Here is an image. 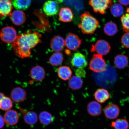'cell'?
Returning <instances> with one entry per match:
<instances>
[{
    "mask_svg": "<svg viewBox=\"0 0 129 129\" xmlns=\"http://www.w3.org/2000/svg\"><path fill=\"white\" fill-rule=\"evenodd\" d=\"M117 30L116 24L112 22H107L104 27L105 33L109 36H114L117 33Z\"/></svg>",
    "mask_w": 129,
    "mask_h": 129,
    "instance_id": "obj_28",
    "label": "cell"
},
{
    "mask_svg": "<svg viewBox=\"0 0 129 129\" xmlns=\"http://www.w3.org/2000/svg\"><path fill=\"white\" fill-rule=\"evenodd\" d=\"M110 49L111 46L109 43L105 40H98L92 45L91 51L96 52L97 54L103 56L108 54Z\"/></svg>",
    "mask_w": 129,
    "mask_h": 129,
    "instance_id": "obj_6",
    "label": "cell"
},
{
    "mask_svg": "<svg viewBox=\"0 0 129 129\" xmlns=\"http://www.w3.org/2000/svg\"><path fill=\"white\" fill-rule=\"evenodd\" d=\"M110 8L111 13L114 17H120L123 13L124 8L120 4H112Z\"/></svg>",
    "mask_w": 129,
    "mask_h": 129,
    "instance_id": "obj_30",
    "label": "cell"
},
{
    "mask_svg": "<svg viewBox=\"0 0 129 129\" xmlns=\"http://www.w3.org/2000/svg\"><path fill=\"white\" fill-rule=\"evenodd\" d=\"M106 67V61L102 56L97 54H93L89 63L90 68L92 71L96 73L104 72Z\"/></svg>",
    "mask_w": 129,
    "mask_h": 129,
    "instance_id": "obj_3",
    "label": "cell"
},
{
    "mask_svg": "<svg viewBox=\"0 0 129 129\" xmlns=\"http://www.w3.org/2000/svg\"><path fill=\"white\" fill-rule=\"evenodd\" d=\"M5 96V95L4 93H3L0 92V102L1 100L2 99V98Z\"/></svg>",
    "mask_w": 129,
    "mask_h": 129,
    "instance_id": "obj_36",
    "label": "cell"
},
{
    "mask_svg": "<svg viewBox=\"0 0 129 129\" xmlns=\"http://www.w3.org/2000/svg\"><path fill=\"white\" fill-rule=\"evenodd\" d=\"M13 6L17 10H25L31 4V0H12Z\"/></svg>",
    "mask_w": 129,
    "mask_h": 129,
    "instance_id": "obj_25",
    "label": "cell"
},
{
    "mask_svg": "<svg viewBox=\"0 0 129 129\" xmlns=\"http://www.w3.org/2000/svg\"><path fill=\"white\" fill-rule=\"evenodd\" d=\"M17 36L15 29L12 27L6 26L3 28L0 32V38L3 42L12 43L15 41Z\"/></svg>",
    "mask_w": 129,
    "mask_h": 129,
    "instance_id": "obj_5",
    "label": "cell"
},
{
    "mask_svg": "<svg viewBox=\"0 0 129 129\" xmlns=\"http://www.w3.org/2000/svg\"><path fill=\"white\" fill-rule=\"evenodd\" d=\"M76 76L82 78L85 77L86 75V72L83 69L78 68L77 69L75 72Z\"/></svg>",
    "mask_w": 129,
    "mask_h": 129,
    "instance_id": "obj_33",
    "label": "cell"
},
{
    "mask_svg": "<svg viewBox=\"0 0 129 129\" xmlns=\"http://www.w3.org/2000/svg\"><path fill=\"white\" fill-rule=\"evenodd\" d=\"M82 41L77 35L72 33L69 34L64 40L66 46L72 51L76 50L80 47Z\"/></svg>",
    "mask_w": 129,
    "mask_h": 129,
    "instance_id": "obj_7",
    "label": "cell"
},
{
    "mask_svg": "<svg viewBox=\"0 0 129 129\" xmlns=\"http://www.w3.org/2000/svg\"><path fill=\"white\" fill-rule=\"evenodd\" d=\"M87 111L88 114L92 116H98L102 113V106L98 102H90L87 106Z\"/></svg>",
    "mask_w": 129,
    "mask_h": 129,
    "instance_id": "obj_15",
    "label": "cell"
},
{
    "mask_svg": "<svg viewBox=\"0 0 129 129\" xmlns=\"http://www.w3.org/2000/svg\"><path fill=\"white\" fill-rule=\"evenodd\" d=\"M27 93L25 89L20 87H16L11 93V99L15 103L23 102L26 98Z\"/></svg>",
    "mask_w": 129,
    "mask_h": 129,
    "instance_id": "obj_10",
    "label": "cell"
},
{
    "mask_svg": "<svg viewBox=\"0 0 129 129\" xmlns=\"http://www.w3.org/2000/svg\"><path fill=\"white\" fill-rule=\"evenodd\" d=\"M73 14L72 10L68 7H63L60 9L59 13V20L64 22L71 21L73 18Z\"/></svg>",
    "mask_w": 129,
    "mask_h": 129,
    "instance_id": "obj_18",
    "label": "cell"
},
{
    "mask_svg": "<svg viewBox=\"0 0 129 129\" xmlns=\"http://www.w3.org/2000/svg\"><path fill=\"white\" fill-rule=\"evenodd\" d=\"M57 74L59 78L63 80H67L70 79L72 76V72L68 67L62 66L58 69Z\"/></svg>",
    "mask_w": 129,
    "mask_h": 129,
    "instance_id": "obj_21",
    "label": "cell"
},
{
    "mask_svg": "<svg viewBox=\"0 0 129 129\" xmlns=\"http://www.w3.org/2000/svg\"><path fill=\"white\" fill-rule=\"evenodd\" d=\"M5 122L4 117L0 115V129L4 127Z\"/></svg>",
    "mask_w": 129,
    "mask_h": 129,
    "instance_id": "obj_35",
    "label": "cell"
},
{
    "mask_svg": "<svg viewBox=\"0 0 129 129\" xmlns=\"http://www.w3.org/2000/svg\"><path fill=\"white\" fill-rule=\"evenodd\" d=\"M56 1L57 3H61L63 2V0H56Z\"/></svg>",
    "mask_w": 129,
    "mask_h": 129,
    "instance_id": "obj_37",
    "label": "cell"
},
{
    "mask_svg": "<svg viewBox=\"0 0 129 129\" xmlns=\"http://www.w3.org/2000/svg\"><path fill=\"white\" fill-rule=\"evenodd\" d=\"M105 116L109 120H114L119 116L120 109L119 106L115 104H111L106 106L104 110Z\"/></svg>",
    "mask_w": 129,
    "mask_h": 129,
    "instance_id": "obj_8",
    "label": "cell"
},
{
    "mask_svg": "<svg viewBox=\"0 0 129 129\" xmlns=\"http://www.w3.org/2000/svg\"><path fill=\"white\" fill-rule=\"evenodd\" d=\"M114 64L118 68L122 69L125 68L128 64V60L126 56L122 54L117 55L115 58Z\"/></svg>",
    "mask_w": 129,
    "mask_h": 129,
    "instance_id": "obj_23",
    "label": "cell"
},
{
    "mask_svg": "<svg viewBox=\"0 0 129 129\" xmlns=\"http://www.w3.org/2000/svg\"><path fill=\"white\" fill-rule=\"evenodd\" d=\"M117 1L122 5L127 6L129 5V0H117Z\"/></svg>",
    "mask_w": 129,
    "mask_h": 129,
    "instance_id": "obj_34",
    "label": "cell"
},
{
    "mask_svg": "<svg viewBox=\"0 0 129 129\" xmlns=\"http://www.w3.org/2000/svg\"><path fill=\"white\" fill-rule=\"evenodd\" d=\"M63 56L62 53L56 52L52 55L49 59V62L53 66H58L62 63Z\"/></svg>",
    "mask_w": 129,
    "mask_h": 129,
    "instance_id": "obj_27",
    "label": "cell"
},
{
    "mask_svg": "<svg viewBox=\"0 0 129 129\" xmlns=\"http://www.w3.org/2000/svg\"><path fill=\"white\" fill-rule=\"evenodd\" d=\"M65 46L64 40L60 36H55L51 40L50 44V48L56 52H59L62 51Z\"/></svg>",
    "mask_w": 129,
    "mask_h": 129,
    "instance_id": "obj_16",
    "label": "cell"
},
{
    "mask_svg": "<svg viewBox=\"0 0 129 129\" xmlns=\"http://www.w3.org/2000/svg\"><path fill=\"white\" fill-rule=\"evenodd\" d=\"M110 96L109 92L104 88H100L98 89L94 94L95 99L100 104L105 102L109 100Z\"/></svg>",
    "mask_w": 129,
    "mask_h": 129,
    "instance_id": "obj_19",
    "label": "cell"
},
{
    "mask_svg": "<svg viewBox=\"0 0 129 129\" xmlns=\"http://www.w3.org/2000/svg\"><path fill=\"white\" fill-rule=\"evenodd\" d=\"M41 35L31 30L17 35L12 47L15 54L21 58H28L31 55V50L41 43Z\"/></svg>",
    "mask_w": 129,
    "mask_h": 129,
    "instance_id": "obj_1",
    "label": "cell"
},
{
    "mask_svg": "<svg viewBox=\"0 0 129 129\" xmlns=\"http://www.w3.org/2000/svg\"><path fill=\"white\" fill-rule=\"evenodd\" d=\"M10 19L13 23L17 25H20L25 22L26 17L25 13L21 10H15L11 14Z\"/></svg>",
    "mask_w": 129,
    "mask_h": 129,
    "instance_id": "obj_17",
    "label": "cell"
},
{
    "mask_svg": "<svg viewBox=\"0 0 129 129\" xmlns=\"http://www.w3.org/2000/svg\"><path fill=\"white\" fill-rule=\"evenodd\" d=\"M83 82L81 79L77 76L71 77L69 79V87L74 90H77L81 88L83 86Z\"/></svg>",
    "mask_w": 129,
    "mask_h": 129,
    "instance_id": "obj_24",
    "label": "cell"
},
{
    "mask_svg": "<svg viewBox=\"0 0 129 129\" xmlns=\"http://www.w3.org/2000/svg\"><path fill=\"white\" fill-rule=\"evenodd\" d=\"M110 126L114 129H128L129 123L126 119L120 118L112 121Z\"/></svg>",
    "mask_w": 129,
    "mask_h": 129,
    "instance_id": "obj_22",
    "label": "cell"
},
{
    "mask_svg": "<svg viewBox=\"0 0 129 129\" xmlns=\"http://www.w3.org/2000/svg\"><path fill=\"white\" fill-rule=\"evenodd\" d=\"M24 121L27 124L32 125L35 124L38 122V117L37 114L32 111H27L24 113Z\"/></svg>",
    "mask_w": 129,
    "mask_h": 129,
    "instance_id": "obj_20",
    "label": "cell"
},
{
    "mask_svg": "<svg viewBox=\"0 0 129 129\" xmlns=\"http://www.w3.org/2000/svg\"><path fill=\"white\" fill-rule=\"evenodd\" d=\"M43 10L47 16L51 17L57 14L59 6L56 2L49 0L46 1L43 4Z\"/></svg>",
    "mask_w": 129,
    "mask_h": 129,
    "instance_id": "obj_9",
    "label": "cell"
},
{
    "mask_svg": "<svg viewBox=\"0 0 129 129\" xmlns=\"http://www.w3.org/2000/svg\"><path fill=\"white\" fill-rule=\"evenodd\" d=\"M12 99L8 97L5 96L0 102V109L5 111L10 110L12 107Z\"/></svg>",
    "mask_w": 129,
    "mask_h": 129,
    "instance_id": "obj_29",
    "label": "cell"
},
{
    "mask_svg": "<svg viewBox=\"0 0 129 129\" xmlns=\"http://www.w3.org/2000/svg\"><path fill=\"white\" fill-rule=\"evenodd\" d=\"M80 18L81 22L78 27L82 33L86 34L94 33L99 26V21L88 12L84 13Z\"/></svg>",
    "mask_w": 129,
    "mask_h": 129,
    "instance_id": "obj_2",
    "label": "cell"
},
{
    "mask_svg": "<svg viewBox=\"0 0 129 129\" xmlns=\"http://www.w3.org/2000/svg\"><path fill=\"white\" fill-rule=\"evenodd\" d=\"M121 41L125 47L129 48V32H126L122 35Z\"/></svg>",
    "mask_w": 129,
    "mask_h": 129,
    "instance_id": "obj_32",
    "label": "cell"
},
{
    "mask_svg": "<svg viewBox=\"0 0 129 129\" xmlns=\"http://www.w3.org/2000/svg\"><path fill=\"white\" fill-rule=\"evenodd\" d=\"M126 12V13L122 16L120 19L122 28L126 33L129 32V8H127Z\"/></svg>",
    "mask_w": 129,
    "mask_h": 129,
    "instance_id": "obj_31",
    "label": "cell"
},
{
    "mask_svg": "<svg viewBox=\"0 0 129 129\" xmlns=\"http://www.w3.org/2000/svg\"><path fill=\"white\" fill-rule=\"evenodd\" d=\"M30 75L32 80L34 81L40 82L44 79L46 73L43 67L40 66H36L31 69Z\"/></svg>",
    "mask_w": 129,
    "mask_h": 129,
    "instance_id": "obj_13",
    "label": "cell"
},
{
    "mask_svg": "<svg viewBox=\"0 0 129 129\" xmlns=\"http://www.w3.org/2000/svg\"><path fill=\"white\" fill-rule=\"evenodd\" d=\"M71 63L74 67L79 69L84 68L88 64L85 56L80 52H77L74 54Z\"/></svg>",
    "mask_w": 129,
    "mask_h": 129,
    "instance_id": "obj_12",
    "label": "cell"
},
{
    "mask_svg": "<svg viewBox=\"0 0 129 129\" xmlns=\"http://www.w3.org/2000/svg\"><path fill=\"white\" fill-rule=\"evenodd\" d=\"M112 0H89V4L92 8L94 12L102 14L110 8L112 5Z\"/></svg>",
    "mask_w": 129,
    "mask_h": 129,
    "instance_id": "obj_4",
    "label": "cell"
},
{
    "mask_svg": "<svg viewBox=\"0 0 129 129\" xmlns=\"http://www.w3.org/2000/svg\"><path fill=\"white\" fill-rule=\"evenodd\" d=\"M4 118L5 122L7 125H14L18 122L20 115L17 111L14 110H9L5 113Z\"/></svg>",
    "mask_w": 129,
    "mask_h": 129,
    "instance_id": "obj_11",
    "label": "cell"
},
{
    "mask_svg": "<svg viewBox=\"0 0 129 129\" xmlns=\"http://www.w3.org/2000/svg\"><path fill=\"white\" fill-rule=\"evenodd\" d=\"M13 6L12 0H0V17L10 16Z\"/></svg>",
    "mask_w": 129,
    "mask_h": 129,
    "instance_id": "obj_14",
    "label": "cell"
},
{
    "mask_svg": "<svg viewBox=\"0 0 129 129\" xmlns=\"http://www.w3.org/2000/svg\"><path fill=\"white\" fill-rule=\"evenodd\" d=\"M39 118L40 122L45 125L50 124L54 119L52 114L46 111H43L40 113Z\"/></svg>",
    "mask_w": 129,
    "mask_h": 129,
    "instance_id": "obj_26",
    "label": "cell"
}]
</instances>
